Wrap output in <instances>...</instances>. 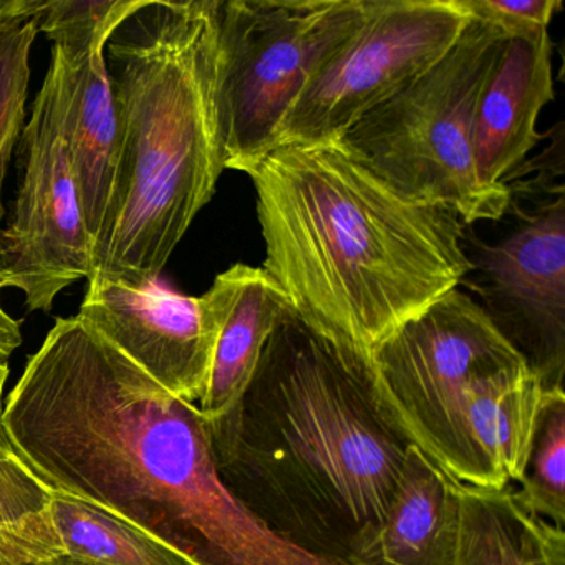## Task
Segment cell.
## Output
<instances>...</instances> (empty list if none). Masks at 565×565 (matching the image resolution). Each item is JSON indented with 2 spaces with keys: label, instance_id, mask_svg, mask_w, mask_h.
Listing matches in <instances>:
<instances>
[{
  "label": "cell",
  "instance_id": "1",
  "mask_svg": "<svg viewBox=\"0 0 565 565\" xmlns=\"http://www.w3.org/2000/svg\"><path fill=\"white\" fill-rule=\"evenodd\" d=\"M207 425L217 472L250 512L284 541L349 565L382 524L412 446L380 406L369 359L294 310L239 402Z\"/></svg>",
  "mask_w": 565,
  "mask_h": 565
},
{
  "label": "cell",
  "instance_id": "2",
  "mask_svg": "<svg viewBox=\"0 0 565 565\" xmlns=\"http://www.w3.org/2000/svg\"><path fill=\"white\" fill-rule=\"evenodd\" d=\"M246 174L264 269L300 320L366 359L471 273L452 211L403 196L337 143L279 145Z\"/></svg>",
  "mask_w": 565,
  "mask_h": 565
},
{
  "label": "cell",
  "instance_id": "3",
  "mask_svg": "<svg viewBox=\"0 0 565 565\" xmlns=\"http://www.w3.org/2000/svg\"><path fill=\"white\" fill-rule=\"evenodd\" d=\"M105 61L120 143L87 282L151 289L226 170L217 0H150L115 32Z\"/></svg>",
  "mask_w": 565,
  "mask_h": 565
},
{
  "label": "cell",
  "instance_id": "4",
  "mask_svg": "<svg viewBox=\"0 0 565 565\" xmlns=\"http://www.w3.org/2000/svg\"><path fill=\"white\" fill-rule=\"evenodd\" d=\"M504 42L498 25L471 15L445 55L366 111L337 145L403 196L446 207L465 226L501 220L512 191L479 181L472 131Z\"/></svg>",
  "mask_w": 565,
  "mask_h": 565
},
{
  "label": "cell",
  "instance_id": "5",
  "mask_svg": "<svg viewBox=\"0 0 565 565\" xmlns=\"http://www.w3.org/2000/svg\"><path fill=\"white\" fill-rule=\"evenodd\" d=\"M372 0H217L224 168L246 173L274 145L310 78L365 21Z\"/></svg>",
  "mask_w": 565,
  "mask_h": 565
},
{
  "label": "cell",
  "instance_id": "6",
  "mask_svg": "<svg viewBox=\"0 0 565 565\" xmlns=\"http://www.w3.org/2000/svg\"><path fill=\"white\" fill-rule=\"evenodd\" d=\"M369 365L380 406L433 461L466 390L527 363L458 287L386 337L370 353Z\"/></svg>",
  "mask_w": 565,
  "mask_h": 565
},
{
  "label": "cell",
  "instance_id": "7",
  "mask_svg": "<svg viewBox=\"0 0 565 565\" xmlns=\"http://www.w3.org/2000/svg\"><path fill=\"white\" fill-rule=\"evenodd\" d=\"M469 18L459 0H372L365 21L310 78L274 147L337 143L445 55Z\"/></svg>",
  "mask_w": 565,
  "mask_h": 565
},
{
  "label": "cell",
  "instance_id": "8",
  "mask_svg": "<svg viewBox=\"0 0 565 565\" xmlns=\"http://www.w3.org/2000/svg\"><path fill=\"white\" fill-rule=\"evenodd\" d=\"M19 171L11 221L0 230V290L14 287L31 312H51L62 290L90 277L94 241L49 71L19 140Z\"/></svg>",
  "mask_w": 565,
  "mask_h": 565
},
{
  "label": "cell",
  "instance_id": "9",
  "mask_svg": "<svg viewBox=\"0 0 565 565\" xmlns=\"http://www.w3.org/2000/svg\"><path fill=\"white\" fill-rule=\"evenodd\" d=\"M469 287L479 306L541 380L564 390L565 198L521 214L514 233L495 244L475 241Z\"/></svg>",
  "mask_w": 565,
  "mask_h": 565
},
{
  "label": "cell",
  "instance_id": "10",
  "mask_svg": "<svg viewBox=\"0 0 565 565\" xmlns=\"http://www.w3.org/2000/svg\"><path fill=\"white\" fill-rule=\"evenodd\" d=\"M77 316L164 390L193 405L201 402L217 339L210 294L184 297L153 287L90 284Z\"/></svg>",
  "mask_w": 565,
  "mask_h": 565
},
{
  "label": "cell",
  "instance_id": "11",
  "mask_svg": "<svg viewBox=\"0 0 565 565\" xmlns=\"http://www.w3.org/2000/svg\"><path fill=\"white\" fill-rule=\"evenodd\" d=\"M545 393L527 365L472 383L433 462L459 484L481 489L518 484Z\"/></svg>",
  "mask_w": 565,
  "mask_h": 565
},
{
  "label": "cell",
  "instance_id": "12",
  "mask_svg": "<svg viewBox=\"0 0 565 565\" xmlns=\"http://www.w3.org/2000/svg\"><path fill=\"white\" fill-rule=\"evenodd\" d=\"M548 31L505 38L475 115L476 174L489 190H509L515 171L541 141L539 115L555 97Z\"/></svg>",
  "mask_w": 565,
  "mask_h": 565
},
{
  "label": "cell",
  "instance_id": "13",
  "mask_svg": "<svg viewBox=\"0 0 565 565\" xmlns=\"http://www.w3.org/2000/svg\"><path fill=\"white\" fill-rule=\"evenodd\" d=\"M49 72L57 84L82 211L95 241L114 193L120 143L110 71L105 52L72 54L54 45Z\"/></svg>",
  "mask_w": 565,
  "mask_h": 565
},
{
  "label": "cell",
  "instance_id": "14",
  "mask_svg": "<svg viewBox=\"0 0 565 565\" xmlns=\"http://www.w3.org/2000/svg\"><path fill=\"white\" fill-rule=\"evenodd\" d=\"M217 312V339L206 392L198 403L206 423H216L243 396L267 340L292 312L286 294L264 267L234 264L207 290Z\"/></svg>",
  "mask_w": 565,
  "mask_h": 565
},
{
  "label": "cell",
  "instance_id": "15",
  "mask_svg": "<svg viewBox=\"0 0 565 565\" xmlns=\"http://www.w3.org/2000/svg\"><path fill=\"white\" fill-rule=\"evenodd\" d=\"M455 525V479L412 445L388 511L352 565H446Z\"/></svg>",
  "mask_w": 565,
  "mask_h": 565
},
{
  "label": "cell",
  "instance_id": "16",
  "mask_svg": "<svg viewBox=\"0 0 565 565\" xmlns=\"http://www.w3.org/2000/svg\"><path fill=\"white\" fill-rule=\"evenodd\" d=\"M446 565H565V531L529 509L514 484L456 482V525Z\"/></svg>",
  "mask_w": 565,
  "mask_h": 565
},
{
  "label": "cell",
  "instance_id": "17",
  "mask_svg": "<svg viewBox=\"0 0 565 565\" xmlns=\"http://www.w3.org/2000/svg\"><path fill=\"white\" fill-rule=\"evenodd\" d=\"M52 524L62 565H201L140 525L82 499L52 491Z\"/></svg>",
  "mask_w": 565,
  "mask_h": 565
},
{
  "label": "cell",
  "instance_id": "18",
  "mask_svg": "<svg viewBox=\"0 0 565 565\" xmlns=\"http://www.w3.org/2000/svg\"><path fill=\"white\" fill-rule=\"evenodd\" d=\"M38 34L34 19H29L25 12L24 0H0V217L6 214V174L24 130L31 51Z\"/></svg>",
  "mask_w": 565,
  "mask_h": 565
},
{
  "label": "cell",
  "instance_id": "19",
  "mask_svg": "<svg viewBox=\"0 0 565 565\" xmlns=\"http://www.w3.org/2000/svg\"><path fill=\"white\" fill-rule=\"evenodd\" d=\"M150 0H25L38 32L72 54L105 52L115 32Z\"/></svg>",
  "mask_w": 565,
  "mask_h": 565
},
{
  "label": "cell",
  "instance_id": "20",
  "mask_svg": "<svg viewBox=\"0 0 565 565\" xmlns=\"http://www.w3.org/2000/svg\"><path fill=\"white\" fill-rule=\"evenodd\" d=\"M521 501L557 527L565 524V392L545 393L531 455L521 481Z\"/></svg>",
  "mask_w": 565,
  "mask_h": 565
},
{
  "label": "cell",
  "instance_id": "21",
  "mask_svg": "<svg viewBox=\"0 0 565 565\" xmlns=\"http://www.w3.org/2000/svg\"><path fill=\"white\" fill-rule=\"evenodd\" d=\"M52 491L21 458H0V525L51 521Z\"/></svg>",
  "mask_w": 565,
  "mask_h": 565
},
{
  "label": "cell",
  "instance_id": "22",
  "mask_svg": "<svg viewBox=\"0 0 565 565\" xmlns=\"http://www.w3.org/2000/svg\"><path fill=\"white\" fill-rule=\"evenodd\" d=\"M469 15L498 25L505 38L537 34L562 11L561 0H459Z\"/></svg>",
  "mask_w": 565,
  "mask_h": 565
},
{
  "label": "cell",
  "instance_id": "23",
  "mask_svg": "<svg viewBox=\"0 0 565 565\" xmlns=\"http://www.w3.org/2000/svg\"><path fill=\"white\" fill-rule=\"evenodd\" d=\"M21 345V323L12 319L4 307L0 306V360L8 362L9 356Z\"/></svg>",
  "mask_w": 565,
  "mask_h": 565
},
{
  "label": "cell",
  "instance_id": "24",
  "mask_svg": "<svg viewBox=\"0 0 565 565\" xmlns=\"http://www.w3.org/2000/svg\"><path fill=\"white\" fill-rule=\"evenodd\" d=\"M8 362L0 360V458H21V456L18 455V449L12 445L4 425V386L6 383H8Z\"/></svg>",
  "mask_w": 565,
  "mask_h": 565
},
{
  "label": "cell",
  "instance_id": "25",
  "mask_svg": "<svg viewBox=\"0 0 565 565\" xmlns=\"http://www.w3.org/2000/svg\"><path fill=\"white\" fill-rule=\"evenodd\" d=\"M35 565H62L61 562L52 561V562H44V564H35Z\"/></svg>",
  "mask_w": 565,
  "mask_h": 565
}]
</instances>
